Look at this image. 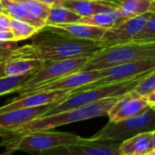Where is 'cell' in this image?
I'll list each match as a JSON object with an SVG mask.
<instances>
[{
    "instance_id": "cell-33",
    "label": "cell",
    "mask_w": 155,
    "mask_h": 155,
    "mask_svg": "<svg viewBox=\"0 0 155 155\" xmlns=\"http://www.w3.org/2000/svg\"><path fill=\"white\" fill-rule=\"evenodd\" d=\"M4 64L5 62L0 61V77H3V71H4Z\"/></svg>"
},
{
    "instance_id": "cell-1",
    "label": "cell",
    "mask_w": 155,
    "mask_h": 155,
    "mask_svg": "<svg viewBox=\"0 0 155 155\" xmlns=\"http://www.w3.org/2000/svg\"><path fill=\"white\" fill-rule=\"evenodd\" d=\"M120 97L121 96L110 97L64 112L57 113L51 115L40 116L21 125L18 128L1 133L0 137H12L35 132L48 131L56 127H60L62 125L74 124L76 122L89 120L96 117L108 116L110 109L115 104Z\"/></svg>"
},
{
    "instance_id": "cell-5",
    "label": "cell",
    "mask_w": 155,
    "mask_h": 155,
    "mask_svg": "<svg viewBox=\"0 0 155 155\" xmlns=\"http://www.w3.org/2000/svg\"><path fill=\"white\" fill-rule=\"evenodd\" d=\"M83 137L72 133L40 131L12 137H4L1 146L5 147L9 153L22 151L36 154L37 153L59 146H66L80 142Z\"/></svg>"
},
{
    "instance_id": "cell-18",
    "label": "cell",
    "mask_w": 155,
    "mask_h": 155,
    "mask_svg": "<svg viewBox=\"0 0 155 155\" xmlns=\"http://www.w3.org/2000/svg\"><path fill=\"white\" fill-rule=\"evenodd\" d=\"M120 1L115 0H91V1H70L64 0L63 6L72 10L82 17L99 13L117 10Z\"/></svg>"
},
{
    "instance_id": "cell-21",
    "label": "cell",
    "mask_w": 155,
    "mask_h": 155,
    "mask_svg": "<svg viewBox=\"0 0 155 155\" xmlns=\"http://www.w3.org/2000/svg\"><path fill=\"white\" fill-rule=\"evenodd\" d=\"M153 0H123L119 3L118 11L125 19H130L149 13Z\"/></svg>"
},
{
    "instance_id": "cell-12",
    "label": "cell",
    "mask_w": 155,
    "mask_h": 155,
    "mask_svg": "<svg viewBox=\"0 0 155 155\" xmlns=\"http://www.w3.org/2000/svg\"><path fill=\"white\" fill-rule=\"evenodd\" d=\"M44 65L32 50L31 44L16 48L4 64L3 76H19L33 74Z\"/></svg>"
},
{
    "instance_id": "cell-20",
    "label": "cell",
    "mask_w": 155,
    "mask_h": 155,
    "mask_svg": "<svg viewBox=\"0 0 155 155\" xmlns=\"http://www.w3.org/2000/svg\"><path fill=\"white\" fill-rule=\"evenodd\" d=\"M127 19L124 18L118 10L110 11V12H104L95 14L89 16L82 17L78 23H83L86 25L100 26L107 29H112L119 26L121 24L125 22Z\"/></svg>"
},
{
    "instance_id": "cell-24",
    "label": "cell",
    "mask_w": 155,
    "mask_h": 155,
    "mask_svg": "<svg viewBox=\"0 0 155 155\" xmlns=\"http://www.w3.org/2000/svg\"><path fill=\"white\" fill-rule=\"evenodd\" d=\"M31 74L19 76L0 77V96L17 92Z\"/></svg>"
},
{
    "instance_id": "cell-14",
    "label": "cell",
    "mask_w": 155,
    "mask_h": 155,
    "mask_svg": "<svg viewBox=\"0 0 155 155\" xmlns=\"http://www.w3.org/2000/svg\"><path fill=\"white\" fill-rule=\"evenodd\" d=\"M42 30L76 39L101 42L108 29L83 23H73L58 25H46Z\"/></svg>"
},
{
    "instance_id": "cell-23",
    "label": "cell",
    "mask_w": 155,
    "mask_h": 155,
    "mask_svg": "<svg viewBox=\"0 0 155 155\" xmlns=\"http://www.w3.org/2000/svg\"><path fill=\"white\" fill-rule=\"evenodd\" d=\"M10 29L14 34L15 42L28 39L39 32L34 25L13 17H10Z\"/></svg>"
},
{
    "instance_id": "cell-35",
    "label": "cell",
    "mask_w": 155,
    "mask_h": 155,
    "mask_svg": "<svg viewBox=\"0 0 155 155\" xmlns=\"http://www.w3.org/2000/svg\"><path fill=\"white\" fill-rule=\"evenodd\" d=\"M144 155H155V149H153L151 152H149L148 153H146V154Z\"/></svg>"
},
{
    "instance_id": "cell-28",
    "label": "cell",
    "mask_w": 155,
    "mask_h": 155,
    "mask_svg": "<svg viewBox=\"0 0 155 155\" xmlns=\"http://www.w3.org/2000/svg\"><path fill=\"white\" fill-rule=\"evenodd\" d=\"M35 155H69V153L65 150L64 146H59V147H55L53 149H49V150H45V151L37 153Z\"/></svg>"
},
{
    "instance_id": "cell-13",
    "label": "cell",
    "mask_w": 155,
    "mask_h": 155,
    "mask_svg": "<svg viewBox=\"0 0 155 155\" xmlns=\"http://www.w3.org/2000/svg\"><path fill=\"white\" fill-rule=\"evenodd\" d=\"M102 78V70L95 71H78L76 73L71 74L63 78L57 79L55 81L44 84L32 87L21 94L41 92V91H57V90H67L72 91L76 88L82 87L93 82H95Z\"/></svg>"
},
{
    "instance_id": "cell-30",
    "label": "cell",
    "mask_w": 155,
    "mask_h": 155,
    "mask_svg": "<svg viewBox=\"0 0 155 155\" xmlns=\"http://www.w3.org/2000/svg\"><path fill=\"white\" fill-rule=\"evenodd\" d=\"M15 41L14 34L11 30H0V42H11Z\"/></svg>"
},
{
    "instance_id": "cell-16",
    "label": "cell",
    "mask_w": 155,
    "mask_h": 155,
    "mask_svg": "<svg viewBox=\"0 0 155 155\" xmlns=\"http://www.w3.org/2000/svg\"><path fill=\"white\" fill-rule=\"evenodd\" d=\"M151 109L143 98H133L126 94L120 97L108 113L109 121L119 122L143 114Z\"/></svg>"
},
{
    "instance_id": "cell-9",
    "label": "cell",
    "mask_w": 155,
    "mask_h": 155,
    "mask_svg": "<svg viewBox=\"0 0 155 155\" xmlns=\"http://www.w3.org/2000/svg\"><path fill=\"white\" fill-rule=\"evenodd\" d=\"M50 9V5L38 0H2L0 2L1 13L26 22L39 31L45 26Z\"/></svg>"
},
{
    "instance_id": "cell-25",
    "label": "cell",
    "mask_w": 155,
    "mask_h": 155,
    "mask_svg": "<svg viewBox=\"0 0 155 155\" xmlns=\"http://www.w3.org/2000/svg\"><path fill=\"white\" fill-rule=\"evenodd\" d=\"M155 89V72L144 78L134 90L129 94L133 98H143L147 94Z\"/></svg>"
},
{
    "instance_id": "cell-29",
    "label": "cell",
    "mask_w": 155,
    "mask_h": 155,
    "mask_svg": "<svg viewBox=\"0 0 155 155\" xmlns=\"http://www.w3.org/2000/svg\"><path fill=\"white\" fill-rule=\"evenodd\" d=\"M0 30L10 29V16L0 12Z\"/></svg>"
},
{
    "instance_id": "cell-27",
    "label": "cell",
    "mask_w": 155,
    "mask_h": 155,
    "mask_svg": "<svg viewBox=\"0 0 155 155\" xmlns=\"http://www.w3.org/2000/svg\"><path fill=\"white\" fill-rule=\"evenodd\" d=\"M16 48H18L16 42H0V61L5 62Z\"/></svg>"
},
{
    "instance_id": "cell-11",
    "label": "cell",
    "mask_w": 155,
    "mask_h": 155,
    "mask_svg": "<svg viewBox=\"0 0 155 155\" xmlns=\"http://www.w3.org/2000/svg\"><path fill=\"white\" fill-rule=\"evenodd\" d=\"M152 15L153 13L149 12L127 19L125 22H124L115 28L108 29L104 35V39L99 43L104 48H107L132 42L134 37L145 26Z\"/></svg>"
},
{
    "instance_id": "cell-37",
    "label": "cell",
    "mask_w": 155,
    "mask_h": 155,
    "mask_svg": "<svg viewBox=\"0 0 155 155\" xmlns=\"http://www.w3.org/2000/svg\"><path fill=\"white\" fill-rule=\"evenodd\" d=\"M1 1H2V0H0V2H1Z\"/></svg>"
},
{
    "instance_id": "cell-6",
    "label": "cell",
    "mask_w": 155,
    "mask_h": 155,
    "mask_svg": "<svg viewBox=\"0 0 155 155\" xmlns=\"http://www.w3.org/2000/svg\"><path fill=\"white\" fill-rule=\"evenodd\" d=\"M155 129V110L149 109L134 118L111 122L109 121L99 132L91 137L92 140L104 143H118L138 134Z\"/></svg>"
},
{
    "instance_id": "cell-32",
    "label": "cell",
    "mask_w": 155,
    "mask_h": 155,
    "mask_svg": "<svg viewBox=\"0 0 155 155\" xmlns=\"http://www.w3.org/2000/svg\"><path fill=\"white\" fill-rule=\"evenodd\" d=\"M44 4H46L50 6H55V5H63V3L64 0H38Z\"/></svg>"
},
{
    "instance_id": "cell-26",
    "label": "cell",
    "mask_w": 155,
    "mask_h": 155,
    "mask_svg": "<svg viewBox=\"0 0 155 155\" xmlns=\"http://www.w3.org/2000/svg\"><path fill=\"white\" fill-rule=\"evenodd\" d=\"M133 41H155V15L153 14L145 26Z\"/></svg>"
},
{
    "instance_id": "cell-36",
    "label": "cell",
    "mask_w": 155,
    "mask_h": 155,
    "mask_svg": "<svg viewBox=\"0 0 155 155\" xmlns=\"http://www.w3.org/2000/svg\"><path fill=\"white\" fill-rule=\"evenodd\" d=\"M70 1H91V0H70Z\"/></svg>"
},
{
    "instance_id": "cell-7",
    "label": "cell",
    "mask_w": 155,
    "mask_h": 155,
    "mask_svg": "<svg viewBox=\"0 0 155 155\" xmlns=\"http://www.w3.org/2000/svg\"><path fill=\"white\" fill-rule=\"evenodd\" d=\"M90 57L91 56H84L65 60L44 62V65L28 76L17 93L21 94L32 87L47 84L67 76L71 74L76 73L83 68Z\"/></svg>"
},
{
    "instance_id": "cell-15",
    "label": "cell",
    "mask_w": 155,
    "mask_h": 155,
    "mask_svg": "<svg viewBox=\"0 0 155 155\" xmlns=\"http://www.w3.org/2000/svg\"><path fill=\"white\" fill-rule=\"evenodd\" d=\"M56 104L58 103L35 108L18 109L0 114V134L18 128L28 122L44 115Z\"/></svg>"
},
{
    "instance_id": "cell-34",
    "label": "cell",
    "mask_w": 155,
    "mask_h": 155,
    "mask_svg": "<svg viewBox=\"0 0 155 155\" xmlns=\"http://www.w3.org/2000/svg\"><path fill=\"white\" fill-rule=\"evenodd\" d=\"M153 149H155V129L153 130Z\"/></svg>"
},
{
    "instance_id": "cell-19",
    "label": "cell",
    "mask_w": 155,
    "mask_h": 155,
    "mask_svg": "<svg viewBox=\"0 0 155 155\" xmlns=\"http://www.w3.org/2000/svg\"><path fill=\"white\" fill-rule=\"evenodd\" d=\"M153 131L138 134L120 143L122 155H144L153 149Z\"/></svg>"
},
{
    "instance_id": "cell-8",
    "label": "cell",
    "mask_w": 155,
    "mask_h": 155,
    "mask_svg": "<svg viewBox=\"0 0 155 155\" xmlns=\"http://www.w3.org/2000/svg\"><path fill=\"white\" fill-rule=\"evenodd\" d=\"M153 71H155V58L124 63L113 67L103 69L101 79L93 82L91 84H88L86 85H84L82 87L72 90V94L83 92L85 90L93 89L95 87H99L110 84L122 82L124 80L136 77L143 74H146L148 72H153Z\"/></svg>"
},
{
    "instance_id": "cell-22",
    "label": "cell",
    "mask_w": 155,
    "mask_h": 155,
    "mask_svg": "<svg viewBox=\"0 0 155 155\" xmlns=\"http://www.w3.org/2000/svg\"><path fill=\"white\" fill-rule=\"evenodd\" d=\"M81 18V15L63 5L51 6L50 13L45 21V26L78 23Z\"/></svg>"
},
{
    "instance_id": "cell-17",
    "label": "cell",
    "mask_w": 155,
    "mask_h": 155,
    "mask_svg": "<svg viewBox=\"0 0 155 155\" xmlns=\"http://www.w3.org/2000/svg\"><path fill=\"white\" fill-rule=\"evenodd\" d=\"M64 147L69 155H122L119 143L96 142L91 138H83Z\"/></svg>"
},
{
    "instance_id": "cell-31",
    "label": "cell",
    "mask_w": 155,
    "mask_h": 155,
    "mask_svg": "<svg viewBox=\"0 0 155 155\" xmlns=\"http://www.w3.org/2000/svg\"><path fill=\"white\" fill-rule=\"evenodd\" d=\"M143 98L145 100V102L147 103V104L149 105V107L151 109L155 110V89L153 90L152 92H150L149 94H147Z\"/></svg>"
},
{
    "instance_id": "cell-4",
    "label": "cell",
    "mask_w": 155,
    "mask_h": 155,
    "mask_svg": "<svg viewBox=\"0 0 155 155\" xmlns=\"http://www.w3.org/2000/svg\"><path fill=\"white\" fill-rule=\"evenodd\" d=\"M154 72L155 71L148 72L146 74H143L141 75H138L136 77H134L128 80L95 87L93 89L85 90L83 92L75 93V94H72L64 101L54 104L42 116L51 115V114H54L57 113L64 112V111L77 108L80 106H84V105H86V104H92V103H94L103 99L124 95L130 93L132 90H134L144 78H146L147 76H149Z\"/></svg>"
},
{
    "instance_id": "cell-10",
    "label": "cell",
    "mask_w": 155,
    "mask_h": 155,
    "mask_svg": "<svg viewBox=\"0 0 155 155\" xmlns=\"http://www.w3.org/2000/svg\"><path fill=\"white\" fill-rule=\"evenodd\" d=\"M72 94V91H41L25 94H19L10 103L0 107V114L26 108H35L50 104L60 103L64 101Z\"/></svg>"
},
{
    "instance_id": "cell-3",
    "label": "cell",
    "mask_w": 155,
    "mask_h": 155,
    "mask_svg": "<svg viewBox=\"0 0 155 155\" xmlns=\"http://www.w3.org/2000/svg\"><path fill=\"white\" fill-rule=\"evenodd\" d=\"M155 58V41H132L104 48L90 57L80 71H95L124 63Z\"/></svg>"
},
{
    "instance_id": "cell-2",
    "label": "cell",
    "mask_w": 155,
    "mask_h": 155,
    "mask_svg": "<svg viewBox=\"0 0 155 155\" xmlns=\"http://www.w3.org/2000/svg\"><path fill=\"white\" fill-rule=\"evenodd\" d=\"M35 35L31 44L32 50L43 62L93 56L104 49L99 42L72 38L45 30Z\"/></svg>"
}]
</instances>
